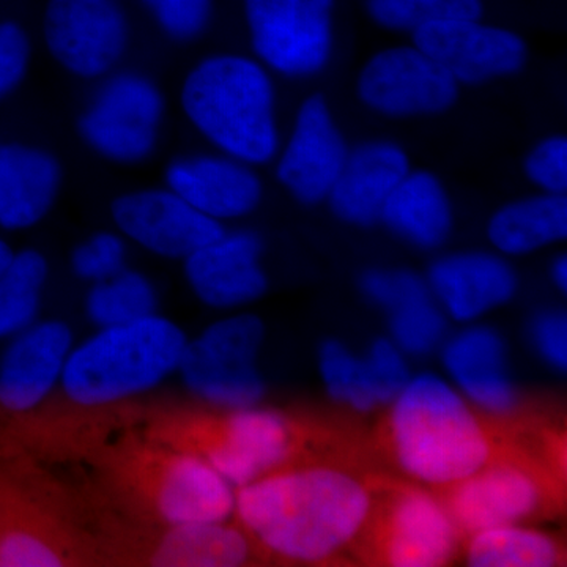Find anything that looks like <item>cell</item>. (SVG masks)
Listing matches in <instances>:
<instances>
[{"label":"cell","instance_id":"1","mask_svg":"<svg viewBox=\"0 0 567 567\" xmlns=\"http://www.w3.org/2000/svg\"><path fill=\"white\" fill-rule=\"evenodd\" d=\"M374 513L371 488L349 470L289 464L237 488L234 518L259 554L319 565L360 543Z\"/></svg>","mask_w":567,"mask_h":567},{"label":"cell","instance_id":"2","mask_svg":"<svg viewBox=\"0 0 567 567\" xmlns=\"http://www.w3.org/2000/svg\"><path fill=\"white\" fill-rule=\"evenodd\" d=\"M91 454L114 520L169 527L234 518L237 488L229 481L145 431L106 440Z\"/></svg>","mask_w":567,"mask_h":567},{"label":"cell","instance_id":"3","mask_svg":"<svg viewBox=\"0 0 567 567\" xmlns=\"http://www.w3.org/2000/svg\"><path fill=\"white\" fill-rule=\"evenodd\" d=\"M390 405L388 446L416 483L454 487L499 454L486 421L442 377H412Z\"/></svg>","mask_w":567,"mask_h":567},{"label":"cell","instance_id":"4","mask_svg":"<svg viewBox=\"0 0 567 567\" xmlns=\"http://www.w3.org/2000/svg\"><path fill=\"white\" fill-rule=\"evenodd\" d=\"M188 336L174 320L153 315L99 328L73 347L61 383L44 406L76 415H104L151 393L178 371Z\"/></svg>","mask_w":567,"mask_h":567},{"label":"cell","instance_id":"5","mask_svg":"<svg viewBox=\"0 0 567 567\" xmlns=\"http://www.w3.org/2000/svg\"><path fill=\"white\" fill-rule=\"evenodd\" d=\"M145 432L204 458L235 488L293 464L301 447L297 423L276 410L246 406L164 405L148 415Z\"/></svg>","mask_w":567,"mask_h":567},{"label":"cell","instance_id":"6","mask_svg":"<svg viewBox=\"0 0 567 567\" xmlns=\"http://www.w3.org/2000/svg\"><path fill=\"white\" fill-rule=\"evenodd\" d=\"M104 561L92 535L58 488L18 466L0 465V567H63Z\"/></svg>","mask_w":567,"mask_h":567},{"label":"cell","instance_id":"7","mask_svg":"<svg viewBox=\"0 0 567 567\" xmlns=\"http://www.w3.org/2000/svg\"><path fill=\"white\" fill-rule=\"evenodd\" d=\"M182 100L194 125L224 151L252 163L274 155V92L256 63L208 59L189 74Z\"/></svg>","mask_w":567,"mask_h":567},{"label":"cell","instance_id":"8","mask_svg":"<svg viewBox=\"0 0 567 567\" xmlns=\"http://www.w3.org/2000/svg\"><path fill=\"white\" fill-rule=\"evenodd\" d=\"M262 320L237 315L218 320L189 341L178 374L200 404L237 410L259 404L264 382L257 369L262 347Z\"/></svg>","mask_w":567,"mask_h":567},{"label":"cell","instance_id":"9","mask_svg":"<svg viewBox=\"0 0 567 567\" xmlns=\"http://www.w3.org/2000/svg\"><path fill=\"white\" fill-rule=\"evenodd\" d=\"M102 547L104 561L155 567H240L259 555L233 520L152 527L112 518Z\"/></svg>","mask_w":567,"mask_h":567},{"label":"cell","instance_id":"10","mask_svg":"<svg viewBox=\"0 0 567 567\" xmlns=\"http://www.w3.org/2000/svg\"><path fill=\"white\" fill-rule=\"evenodd\" d=\"M554 499L548 473L536 461L499 453L475 475L450 488L447 507L461 532L522 524Z\"/></svg>","mask_w":567,"mask_h":567},{"label":"cell","instance_id":"11","mask_svg":"<svg viewBox=\"0 0 567 567\" xmlns=\"http://www.w3.org/2000/svg\"><path fill=\"white\" fill-rule=\"evenodd\" d=\"M375 558L391 567H439L453 559L457 550L456 518L445 502L424 488L398 492L377 516Z\"/></svg>","mask_w":567,"mask_h":567},{"label":"cell","instance_id":"12","mask_svg":"<svg viewBox=\"0 0 567 567\" xmlns=\"http://www.w3.org/2000/svg\"><path fill=\"white\" fill-rule=\"evenodd\" d=\"M73 347V330L59 319L32 323L14 336L0 360V413L10 424L28 420L50 402Z\"/></svg>","mask_w":567,"mask_h":567},{"label":"cell","instance_id":"13","mask_svg":"<svg viewBox=\"0 0 567 567\" xmlns=\"http://www.w3.org/2000/svg\"><path fill=\"white\" fill-rule=\"evenodd\" d=\"M333 0H246L252 43L287 74L315 73L330 54Z\"/></svg>","mask_w":567,"mask_h":567},{"label":"cell","instance_id":"14","mask_svg":"<svg viewBox=\"0 0 567 567\" xmlns=\"http://www.w3.org/2000/svg\"><path fill=\"white\" fill-rule=\"evenodd\" d=\"M44 35L51 54L63 66L93 78L122 58L128 29L115 0H50Z\"/></svg>","mask_w":567,"mask_h":567},{"label":"cell","instance_id":"15","mask_svg":"<svg viewBox=\"0 0 567 567\" xmlns=\"http://www.w3.org/2000/svg\"><path fill=\"white\" fill-rule=\"evenodd\" d=\"M162 112V96L151 82L125 74L104 85L91 111L81 118L80 132L107 158L137 162L155 145Z\"/></svg>","mask_w":567,"mask_h":567},{"label":"cell","instance_id":"16","mask_svg":"<svg viewBox=\"0 0 567 567\" xmlns=\"http://www.w3.org/2000/svg\"><path fill=\"white\" fill-rule=\"evenodd\" d=\"M112 216L122 233L167 259H186L224 235L218 219L197 210L174 192L126 194L112 204Z\"/></svg>","mask_w":567,"mask_h":567},{"label":"cell","instance_id":"17","mask_svg":"<svg viewBox=\"0 0 567 567\" xmlns=\"http://www.w3.org/2000/svg\"><path fill=\"white\" fill-rule=\"evenodd\" d=\"M361 99L391 115L446 110L457 96L453 74L420 50L380 52L360 80Z\"/></svg>","mask_w":567,"mask_h":567},{"label":"cell","instance_id":"18","mask_svg":"<svg viewBox=\"0 0 567 567\" xmlns=\"http://www.w3.org/2000/svg\"><path fill=\"white\" fill-rule=\"evenodd\" d=\"M417 50L445 66L454 80L486 81L513 73L525 61V47L514 33L473 20L440 21L416 29Z\"/></svg>","mask_w":567,"mask_h":567},{"label":"cell","instance_id":"19","mask_svg":"<svg viewBox=\"0 0 567 567\" xmlns=\"http://www.w3.org/2000/svg\"><path fill=\"white\" fill-rule=\"evenodd\" d=\"M262 244L251 233L224 234L185 259L189 286L204 305L233 309L252 303L267 290L259 265Z\"/></svg>","mask_w":567,"mask_h":567},{"label":"cell","instance_id":"20","mask_svg":"<svg viewBox=\"0 0 567 567\" xmlns=\"http://www.w3.org/2000/svg\"><path fill=\"white\" fill-rule=\"evenodd\" d=\"M443 364L458 393L481 412L506 416L516 410L517 394L507 374L505 344L492 328L475 324L447 339Z\"/></svg>","mask_w":567,"mask_h":567},{"label":"cell","instance_id":"21","mask_svg":"<svg viewBox=\"0 0 567 567\" xmlns=\"http://www.w3.org/2000/svg\"><path fill=\"white\" fill-rule=\"evenodd\" d=\"M344 164V142L322 96H312L298 115L292 141L279 166V178L298 199L312 204L331 192Z\"/></svg>","mask_w":567,"mask_h":567},{"label":"cell","instance_id":"22","mask_svg":"<svg viewBox=\"0 0 567 567\" xmlns=\"http://www.w3.org/2000/svg\"><path fill=\"white\" fill-rule=\"evenodd\" d=\"M513 270L488 254H462L440 260L431 271V290L446 315L473 322L516 292Z\"/></svg>","mask_w":567,"mask_h":567},{"label":"cell","instance_id":"23","mask_svg":"<svg viewBox=\"0 0 567 567\" xmlns=\"http://www.w3.org/2000/svg\"><path fill=\"white\" fill-rule=\"evenodd\" d=\"M61 185V166L39 148L0 147V226L32 227L51 210Z\"/></svg>","mask_w":567,"mask_h":567},{"label":"cell","instance_id":"24","mask_svg":"<svg viewBox=\"0 0 567 567\" xmlns=\"http://www.w3.org/2000/svg\"><path fill=\"white\" fill-rule=\"evenodd\" d=\"M171 188L210 218H237L260 199V183L237 164L215 158L182 159L167 171Z\"/></svg>","mask_w":567,"mask_h":567},{"label":"cell","instance_id":"25","mask_svg":"<svg viewBox=\"0 0 567 567\" xmlns=\"http://www.w3.org/2000/svg\"><path fill=\"white\" fill-rule=\"evenodd\" d=\"M406 171L409 164L399 148L365 145L346 162L331 188L334 212L349 223H374L388 196L406 177Z\"/></svg>","mask_w":567,"mask_h":567},{"label":"cell","instance_id":"26","mask_svg":"<svg viewBox=\"0 0 567 567\" xmlns=\"http://www.w3.org/2000/svg\"><path fill=\"white\" fill-rule=\"evenodd\" d=\"M380 216L395 234L424 248L443 244L451 227L445 193L429 174H415L399 183Z\"/></svg>","mask_w":567,"mask_h":567},{"label":"cell","instance_id":"27","mask_svg":"<svg viewBox=\"0 0 567 567\" xmlns=\"http://www.w3.org/2000/svg\"><path fill=\"white\" fill-rule=\"evenodd\" d=\"M567 234L566 197H537L507 205L496 213L488 235L496 248L507 254L535 251L561 240Z\"/></svg>","mask_w":567,"mask_h":567},{"label":"cell","instance_id":"28","mask_svg":"<svg viewBox=\"0 0 567 567\" xmlns=\"http://www.w3.org/2000/svg\"><path fill=\"white\" fill-rule=\"evenodd\" d=\"M466 561L475 567H554L563 563V548L537 529L499 525L473 533Z\"/></svg>","mask_w":567,"mask_h":567},{"label":"cell","instance_id":"29","mask_svg":"<svg viewBox=\"0 0 567 567\" xmlns=\"http://www.w3.org/2000/svg\"><path fill=\"white\" fill-rule=\"evenodd\" d=\"M158 297L144 275L134 270L93 282L85 298V315L96 328L121 327L156 315Z\"/></svg>","mask_w":567,"mask_h":567},{"label":"cell","instance_id":"30","mask_svg":"<svg viewBox=\"0 0 567 567\" xmlns=\"http://www.w3.org/2000/svg\"><path fill=\"white\" fill-rule=\"evenodd\" d=\"M47 279L48 262L40 252L14 254L13 262L0 276V339L37 322Z\"/></svg>","mask_w":567,"mask_h":567},{"label":"cell","instance_id":"31","mask_svg":"<svg viewBox=\"0 0 567 567\" xmlns=\"http://www.w3.org/2000/svg\"><path fill=\"white\" fill-rule=\"evenodd\" d=\"M391 334L405 354L431 353L446 336V319L432 292L417 295L391 309Z\"/></svg>","mask_w":567,"mask_h":567},{"label":"cell","instance_id":"32","mask_svg":"<svg viewBox=\"0 0 567 567\" xmlns=\"http://www.w3.org/2000/svg\"><path fill=\"white\" fill-rule=\"evenodd\" d=\"M320 372L328 393L336 401L358 412H369L379 406L364 358L354 357L341 342H324L320 349Z\"/></svg>","mask_w":567,"mask_h":567},{"label":"cell","instance_id":"33","mask_svg":"<svg viewBox=\"0 0 567 567\" xmlns=\"http://www.w3.org/2000/svg\"><path fill=\"white\" fill-rule=\"evenodd\" d=\"M372 17L380 24L402 31H416L431 22L477 20L480 0H371Z\"/></svg>","mask_w":567,"mask_h":567},{"label":"cell","instance_id":"34","mask_svg":"<svg viewBox=\"0 0 567 567\" xmlns=\"http://www.w3.org/2000/svg\"><path fill=\"white\" fill-rule=\"evenodd\" d=\"M372 391L379 405L391 404L412 379L405 353L390 339H380L364 357Z\"/></svg>","mask_w":567,"mask_h":567},{"label":"cell","instance_id":"35","mask_svg":"<svg viewBox=\"0 0 567 567\" xmlns=\"http://www.w3.org/2000/svg\"><path fill=\"white\" fill-rule=\"evenodd\" d=\"M71 265L74 274L81 279L92 282L104 281L125 268V245L114 234L93 235L74 249Z\"/></svg>","mask_w":567,"mask_h":567},{"label":"cell","instance_id":"36","mask_svg":"<svg viewBox=\"0 0 567 567\" xmlns=\"http://www.w3.org/2000/svg\"><path fill=\"white\" fill-rule=\"evenodd\" d=\"M164 31L174 39L188 40L203 31L210 17V0H144Z\"/></svg>","mask_w":567,"mask_h":567},{"label":"cell","instance_id":"37","mask_svg":"<svg viewBox=\"0 0 567 567\" xmlns=\"http://www.w3.org/2000/svg\"><path fill=\"white\" fill-rule=\"evenodd\" d=\"M28 37L14 22L0 24V100L9 95L24 78L28 69Z\"/></svg>","mask_w":567,"mask_h":567},{"label":"cell","instance_id":"38","mask_svg":"<svg viewBox=\"0 0 567 567\" xmlns=\"http://www.w3.org/2000/svg\"><path fill=\"white\" fill-rule=\"evenodd\" d=\"M363 289L372 301L388 311L410 298L429 292L421 279L404 271H371L364 276Z\"/></svg>","mask_w":567,"mask_h":567},{"label":"cell","instance_id":"39","mask_svg":"<svg viewBox=\"0 0 567 567\" xmlns=\"http://www.w3.org/2000/svg\"><path fill=\"white\" fill-rule=\"evenodd\" d=\"M527 171L533 181L550 192H565L567 186V142L563 137L544 142L529 156Z\"/></svg>","mask_w":567,"mask_h":567},{"label":"cell","instance_id":"40","mask_svg":"<svg viewBox=\"0 0 567 567\" xmlns=\"http://www.w3.org/2000/svg\"><path fill=\"white\" fill-rule=\"evenodd\" d=\"M532 339L537 352L554 368L567 365V319L563 312H544L532 324Z\"/></svg>","mask_w":567,"mask_h":567},{"label":"cell","instance_id":"41","mask_svg":"<svg viewBox=\"0 0 567 567\" xmlns=\"http://www.w3.org/2000/svg\"><path fill=\"white\" fill-rule=\"evenodd\" d=\"M14 254L6 241L0 240V276L6 274L7 268L13 262Z\"/></svg>","mask_w":567,"mask_h":567},{"label":"cell","instance_id":"42","mask_svg":"<svg viewBox=\"0 0 567 567\" xmlns=\"http://www.w3.org/2000/svg\"><path fill=\"white\" fill-rule=\"evenodd\" d=\"M567 267H566V257L559 259L557 265H555V281H557L558 286L561 287L563 290H566L567 287Z\"/></svg>","mask_w":567,"mask_h":567}]
</instances>
